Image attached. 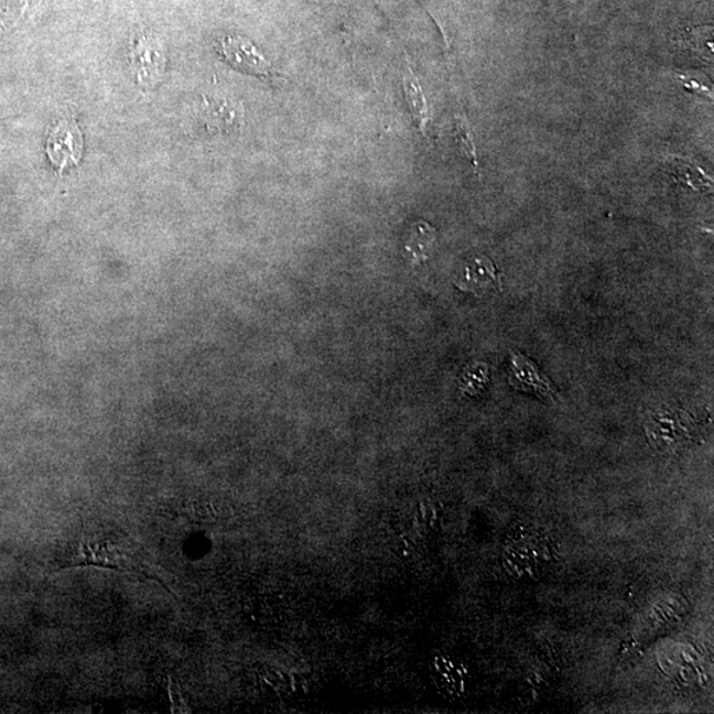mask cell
<instances>
[{"label":"cell","mask_w":714,"mask_h":714,"mask_svg":"<svg viewBox=\"0 0 714 714\" xmlns=\"http://www.w3.org/2000/svg\"><path fill=\"white\" fill-rule=\"evenodd\" d=\"M72 566L109 567L156 578L154 566L144 558L141 549L129 539L118 536H99L83 540L77 551L64 561L63 567Z\"/></svg>","instance_id":"6da1fadb"},{"label":"cell","mask_w":714,"mask_h":714,"mask_svg":"<svg viewBox=\"0 0 714 714\" xmlns=\"http://www.w3.org/2000/svg\"><path fill=\"white\" fill-rule=\"evenodd\" d=\"M533 539V534H522L506 549V561L509 562V565H518L521 573H526V571L536 573L548 564L549 558L544 555L548 551L547 547L540 541L534 542Z\"/></svg>","instance_id":"5b68a950"},{"label":"cell","mask_w":714,"mask_h":714,"mask_svg":"<svg viewBox=\"0 0 714 714\" xmlns=\"http://www.w3.org/2000/svg\"><path fill=\"white\" fill-rule=\"evenodd\" d=\"M220 52L225 60L238 71L260 77L274 76V65L257 50L253 43L242 36H227L221 40Z\"/></svg>","instance_id":"7a4b0ae2"},{"label":"cell","mask_w":714,"mask_h":714,"mask_svg":"<svg viewBox=\"0 0 714 714\" xmlns=\"http://www.w3.org/2000/svg\"><path fill=\"white\" fill-rule=\"evenodd\" d=\"M436 245V230L426 221L415 223L405 242V253L412 264H421L432 257Z\"/></svg>","instance_id":"8992f818"},{"label":"cell","mask_w":714,"mask_h":714,"mask_svg":"<svg viewBox=\"0 0 714 714\" xmlns=\"http://www.w3.org/2000/svg\"><path fill=\"white\" fill-rule=\"evenodd\" d=\"M455 138L463 154L473 163L475 171H478L479 162L478 155H476L473 130L465 115L456 117Z\"/></svg>","instance_id":"30bf717a"},{"label":"cell","mask_w":714,"mask_h":714,"mask_svg":"<svg viewBox=\"0 0 714 714\" xmlns=\"http://www.w3.org/2000/svg\"><path fill=\"white\" fill-rule=\"evenodd\" d=\"M236 118L237 111L227 101L205 105L204 119L208 128L229 130L236 123Z\"/></svg>","instance_id":"9c48e42d"},{"label":"cell","mask_w":714,"mask_h":714,"mask_svg":"<svg viewBox=\"0 0 714 714\" xmlns=\"http://www.w3.org/2000/svg\"><path fill=\"white\" fill-rule=\"evenodd\" d=\"M498 268L488 257L478 256L466 263L461 280L456 281V288L465 293L483 296L489 291H500L501 280Z\"/></svg>","instance_id":"3957f363"},{"label":"cell","mask_w":714,"mask_h":714,"mask_svg":"<svg viewBox=\"0 0 714 714\" xmlns=\"http://www.w3.org/2000/svg\"><path fill=\"white\" fill-rule=\"evenodd\" d=\"M402 85L413 122L422 134H425L426 125L430 119L428 102L425 95H423L420 79L414 75V72L409 65L407 66L405 73H403Z\"/></svg>","instance_id":"52a82bcc"},{"label":"cell","mask_w":714,"mask_h":714,"mask_svg":"<svg viewBox=\"0 0 714 714\" xmlns=\"http://www.w3.org/2000/svg\"><path fill=\"white\" fill-rule=\"evenodd\" d=\"M511 386L519 390H527L554 399L555 389L536 364L521 354H512L511 359Z\"/></svg>","instance_id":"277c9868"},{"label":"cell","mask_w":714,"mask_h":714,"mask_svg":"<svg viewBox=\"0 0 714 714\" xmlns=\"http://www.w3.org/2000/svg\"><path fill=\"white\" fill-rule=\"evenodd\" d=\"M78 131L72 123L64 122L57 126L48 139V152L53 162L64 165L75 161L73 155H78Z\"/></svg>","instance_id":"ba28073f"}]
</instances>
